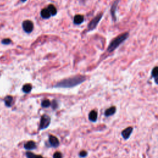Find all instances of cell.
<instances>
[{
  "mask_svg": "<svg viewBox=\"0 0 158 158\" xmlns=\"http://www.w3.org/2000/svg\"><path fill=\"white\" fill-rule=\"evenodd\" d=\"M86 77L84 76H76L62 80L54 85L55 88H72L82 84L86 80Z\"/></svg>",
  "mask_w": 158,
  "mask_h": 158,
  "instance_id": "6da1fadb",
  "label": "cell"
},
{
  "mask_svg": "<svg viewBox=\"0 0 158 158\" xmlns=\"http://www.w3.org/2000/svg\"><path fill=\"white\" fill-rule=\"evenodd\" d=\"M129 37V32H125L122 33L119 35H118L117 37L114 38L110 42L109 45L108 47L107 51L109 53H112L115 50L116 48H117L122 43H124L126 40Z\"/></svg>",
  "mask_w": 158,
  "mask_h": 158,
  "instance_id": "7a4b0ae2",
  "label": "cell"
},
{
  "mask_svg": "<svg viewBox=\"0 0 158 158\" xmlns=\"http://www.w3.org/2000/svg\"><path fill=\"white\" fill-rule=\"evenodd\" d=\"M102 16H103V13H100L96 15V16L94 17L92 21H91L87 26V31H90L94 30L96 27L98 26L99 22H100Z\"/></svg>",
  "mask_w": 158,
  "mask_h": 158,
  "instance_id": "3957f363",
  "label": "cell"
},
{
  "mask_svg": "<svg viewBox=\"0 0 158 158\" xmlns=\"http://www.w3.org/2000/svg\"><path fill=\"white\" fill-rule=\"evenodd\" d=\"M51 123V118L50 117L47 115V114H44L41 117L40 124V130H42L48 128Z\"/></svg>",
  "mask_w": 158,
  "mask_h": 158,
  "instance_id": "277c9868",
  "label": "cell"
},
{
  "mask_svg": "<svg viewBox=\"0 0 158 158\" xmlns=\"http://www.w3.org/2000/svg\"><path fill=\"white\" fill-rule=\"evenodd\" d=\"M22 28L26 33H30L34 29L33 23L30 20H26L22 23Z\"/></svg>",
  "mask_w": 158,
  "mask_h": 158,
  "instance_id": "5b68a950",
  "label": "cell"
},
{
  "mask_svg": "<svg viewBox=\"0 0 158 158\" xmlns=\"http://www.w3.org/2000/svg\"><path fill=\"white\" fill-rule=\"evenodd\" d=\"M119 3V0H116L115 1H114L112 5L110 8V14H111V16L112 18V20L116 22L117 21V17H116V9L118 6V4Z\"/></svg>",
  "mask_w": 158,
  "mask_h": 158,
  "instance_id": "8992f818",
  "label": "cell"
},
{
  "mask_svg": "<svg viewBox=\"0 0 158 158\" xmlns=\"http://www.w3.org/2000/svg\"><path fill=\"white\" fill-rule=\"evenodd\" d=\"M133 129L132 127H129L126 128L125 129H124L123 130V131L122 132V133H121L122 137H123L124 140L129 139L130 135H131V134L133 132Z\"/></svg>",
  "mask_w": 158,
  "mask_h": 158,
  "instance_id": "52a82bcc",
  "label": "cell"
},
{
  "mask_svg": "<svg viewBox=\"0 0 158 158\" xmlns=\"http://www.w3.org/2000/svg\"><path fill=\"white\" fill-rule=\"evenodd\" d=\"M48 141H49V143L51 145V147H52L53 148H57L59 147V141L58 138L55 136L51 135H49Z\"/></svg>",
  "mask_w": 158,
  "mask_h": 158,
  "instance_id": "ba28073f",
  "label": "cell"
},
{
  "mask_svg": "<svg viewBox=\"0 0 158 158\" xmlns=\"http://www.w3.org/2000/svg\"><path fill=\"white\" fill-rule=\"evenodd\" d=\"M84 22V15L80 14H77L74 16L73 22L75 25H80Z\"/></svg>",
  "mask_w": 158,
  "mask_h": 158,
  "instance_id": "9c48e42d",
  "label": "cell"
},
{
  "mask_svg": "<svg viewBox=\"0 0 158 158\" xmlns=\"http://www.w3.org/2000/svg\"><path fill=\"white\" fill-rule=\"evenodd\" d=\"M37 148V145L35 142L33 141H29L27 142L24 145V148L27 150H33Z\"/></svg>",
  "mask_w": 158,
  "mask_h": 158,
  "instance_id": "30bf717a",
  "label": "cell"
},
{
  "mask_svg": "<svg viewBox=\"0 0 158 158\" xmlns=\"http://www.w3.org/2000/svg\"><path fill=\"white\" fill-rule=\"evenodd\" d=\"M116 107H114V106H112V107H110L105 110L104 115L106 117L111 116L116 113Z\"/></svg>",
  "mask_w": 158,
  "mask_h": 158,
  "instance_id": "8fae6325",
  "label": "cell"
},
{
  "mask_svg": "<svg viewBox=\"0 0 158 158\" xmlns=\"http://www.w3.org/2000/svg\"><path fill=\"white\" fill-rule=\"evenodd\" d=\"M40 15L41 17L44 19H48L51 17V14L50 13L49 11L48 10V9L47 8H45V9H43L41 12H40Z\"/></svg>",
  "mask_w": 158,
  "mask_h": 158,
  "instance_id": "7c38bea8",
  "label": "cell"
},
{
  "mask_svg": "<svg viewBox=\"0 0 158 158\" xmlns=\"http://www.w3.org/2000/svg\"><path fill=\"white\" fill-rule=\"evenodd\" d=\"M88 118L90 121L93 122H95L97 121L98 118V113L95 111V110H92L89 114Z\"/></svg>",
  "mask_w": 158,
  "mask_h": 158,
  "instance_id": "4fadbf2b",
  "label": "cell"
},
{
  "mask_svg": "<svg viewBox=\"0 0 158 158\" xmlns=\"http://www.w3.org/2000/svg\"><path fill=\"white\" fill-rule=\"evenodd\" d=\"M47 9H48V10L49 11L51 16H54V15H56L57 14V9L56 8V7H55L53 5H48Z\"/></svg>",
  "mask_w": 158,
  "mask_h": 158,
  "instance_id": "5bb4252c",
  "label": "cell"
},
{
  "mask_svg": "<svg viewBox=\"0 0 158 158\" xmlns=\"http://www.w3.org/2000/svg\"><path fill=\"white\" fill-rule=\"evenodd\" d=\"M13 98L11 96H7L5 99V103L7 107H11L13 103Z\"/></svg>",
  "mask_w": 158,
  "mask_h": 158,
  "instance_id": "9a60e30c",
  "label": "cell"
},
{
  "mask_svg": "<svg viewBox=\"0 0 158 158\" xmlns=\"http://www.w3.org/2000/svg\"><path fill=\"white\" fill-rule=\"evenodd\" d=\"M151 76L154 78L155 79L156 84H157V76H158V68L157 67H155V68L152 70Z\"/></svg>",
  "mask_w": 158,
  "mask_h": 158,
  "instance_id": "2e32d148",
  "label": "cell"
},
{
  "mask_svg": "<svg viewBox=\"0 0 158 158\" xmlns=\"http://www.w3.org/2000/svg\"><path fill=\"white\" fill-rule=\"evenodd\" d=\"M31 90H32V86L30 84H25L22 88V91L25 93H29Z\"/></svg>",
  "mask_w": 158,
  "mask_h": 158,
  "instance_id": "e0dca14e",
  "label": "cell"
},
{
  "mask_svg": "<svg viewBox=\"0 0 158 158\" xmlns=\"http://www.w3.org/2000/svg\"><path fill=\"white\" fill-rule=\"evenodd\" d=\"M51 106V102L49 100H43L42 102V106L43 108H47Z\"/></svg>",
  "mask_w": 158,
  "mask_h": 158,
  "instance_id": "ac0fdd59",
  "label": "cell"
},
{
  "mask_svg": "<svg viewBox=\"0 0 158 158\" xmlns=\"http://www.w3.org/2000/svg\"><path fill=\"white\" fill-rule=\"evenodd\" d=\"M26 156L27 158H35L37 156L36 155H35L34 153H31V152H27L26 153Z\"/></svg>",
  "mask_w": 158,
  "mask_h": 158,
  "instance_id": "d6986e66",
  "label": "cell"
},
{
  "mask_svg": "<svg viewBox=\"0 0 158 158\" xmlns=\"http://www.w3.org/2000/svg\"><path fill=\"white\" fill-rule=\"evenodd\" d=\"M51 107H52V108L53 109H56L58 108V102L56 101V100H53L52 103H51Z\"/></svg>",
  "mask_w": 158,
  "mask_h": 158,
  "instance_id": "ffe728a7",
  "label": "cell"
},
{
  "mask_svg": "<svg viewBox=\"0 0 158 158\" xmlns=\"http://www.w3.org/2000/svg\"><path fill=\"white\" fill-rule=\"evenodd\" d=\"M88 155V153L85 151H82L79 153V156L81 157H85L87 156Z\"/></svg>",
  "mask_w": 158,
  "mask_h": 158,
  "instance_id": "44dd1931",
  "label": "cell"
},
{
  "mask_svg": "<svg viewBox=\"0 0 158 158\" xmlns=\"http://www.w3.org/2000/svg\"><path fill=\"white\" fill-rule=\"evenodd\" d=\"M53 158H62V155L60 152H56L53 155Z\"/></svg>",
  "mask_w": 158,
  "mask_h": 158,
  "instance_id": "7402d4cb",
  "label": "cell"
},
{
  "mask_svg": "<svg viewBox=\"0 0 158 158\" xmlns=\"http://www.w3.org/2000/svg\"><path fill=\"white\" fill-rule=\"evenodd\" d=\"M11 40L9 38H6V39H4L2 41V43L4 45H9L10 44V43H11Z\"/></svg>",
  "mask_w": 158,
  "mask_h": 158,
  "instance_id": "603a6c76",
  "label": "cell"
},
{
  "mask_svg": "<svg viewBox=\"0 0 158 158\" xmlns=\"http://www.w3.org/2000/svg\"><path fill=\"white\" fill-rule=\"evenodd\" d=\"M35 158H43V157L42 156H40V155H37V156H36V157H35Z\"/></svg>",
  "mask_w": 158,
  "mask_h": 158,
  "instance_id": "cb8c5ba5",
  "label": "cell"
},
{
  "mask_svg": "<svg viewBox=\"0 0 158 158\" xmlns=\"http://www.w3.org/2000/svg\"><path fill=\"white\" fill-rule=\"evenodd\" d=\"M21 1L22 3H25V1H27V0H21Z\"/></svg>",
  "mask_w": 158,
  "mask_h": 158,
  "instance_id": "d4e9b609",
  "label": "cell"
}]
</instances>
